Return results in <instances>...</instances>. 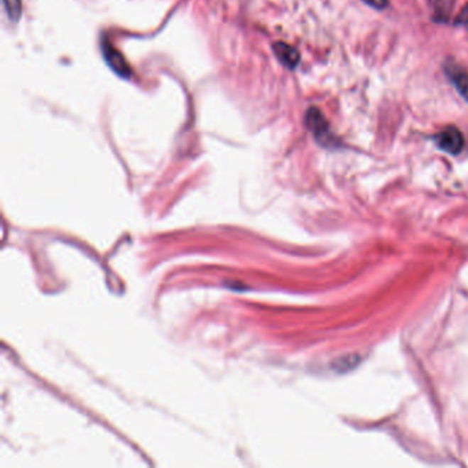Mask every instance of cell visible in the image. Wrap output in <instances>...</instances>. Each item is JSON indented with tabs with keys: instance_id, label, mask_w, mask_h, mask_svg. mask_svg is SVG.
Segmentation results:
<instances>
[{
	"instance_id": "5",
	"label": "cell",
	"mask_w": 468,
	"mask_h": 468,
	"mask_svg": "<svg viewBox=\"0 0 468 468\" xmlns=\"http://www.w3.org/2000/svg\"><path fill=\"white\" fill-rule=\"evenodd\" d=\"M273 53L276 54L278 60L285 66L287 69H295L300 63V53L297 48L285 44V43H276L273 44Z\"/></svg>"
},
{
	"instance_id": "7",
	"label": "cell",
	"mask_w": 468,
	"mask_h": 468,
	"mask_svg": "<svg viewBox=\"0 0 468 468\" xmlns=\"http://www.w3.org/2000/svg\"><path fill=\"white\" fill-rule=\"evenodd\" d=\"M9 18L17 21L21 16V0H3Z\"/></svg>"
},
{
	"instance_id": "6",
	"label": "cell",
	"mask_w": 468,
	"mask_h": 468,
	"mask_svg": "<svg viewBox=\"0 0 468 468\" xmlns=\"http://www.w3.org/2000/svg\"><path fill=\"white\" fill-rule=\"evenodd\" d=\"M428 4L432 11V21L437 23H447L452 13L455 0H428Z\"/></svg>"
},
{
	"instance_id": "4",
	"label": "cell",
	"mask_w": 468,
	"mask_h": 468,
	"mask_svg": "<svg viewBox=\"0 0 468 468\" xmlns=\"http://www.w3.org/2000/svg\"><path fill=\"white\" fill-rule=\"evenodd\" d=\"M102 51H103V57H104V60H106V62H107V65L119 75V76H121V77H125V79H128V77H131V75H132V72H131V69H129V66H128V63H126V61L124 60V57H122L121 54L117 51V50H114L110 44H103L102 47Z\"/></svg>"
},
{
	"instance_id": "8",
	"label": "cell",
	"mask_w": 468,
	"mask_h": 468,
	"mask_svg": "<svg viewBox=\"0 0 468 468\" xmlns=\"http://www.w3.org/2000/svg\"><path fill=\"white\" fill-rule=\"evenodd\" d=\"M455 25H456V26H462V28H464V29H467L468 31V4H466V6L460 10L459 16H457L456 20H455Z\"/></svg>"
},
{
	"instance_id": "9",
	"label": "cell",
	"mask_w": 468,
	"mask_h": 468,
	"mask_svg": "<svg viewBox=\"0 0 468 468\" xmlns=\"http://www.w3.org/2000/svg\"><path fill=\"white\" fill-rule=\"evenodd\" d=\"M363 1L375 10H383L388 6V0H363Z\"/></svg>"
},
{
	"instance_id": "2",
	"label": "cell",
	"mask_w": 468,
	"mask_h": 468,
	"mask_svg": "<svg viewBox=\"0 0 468 468\" xmlns=\"http://www.w3.org/2000/svg\"><path fill=\"white\" fill-rule=\"evenodd\" d=\"M432 139L440 150L452 156H457L464 148V138L462 132L455 126H447Z\"/></svg>"
},
{
	"instance_id": "1",
	"label": "cell",
	"mask_w": 468,
	"mask_h": 468,
	"mask_svg": "<svg viewBox=\"0 0 468 468\" xmlns=\"http://www.w3.org/2000/svg\"><path fill=\"white\" fill-rule=\"evenodd\" d=\"M305 124L306 128L312 132L313 138L320 146L327 148H337L341 146L338 138L331 132L326 117L322 114V111L317 107H310L306 111Z\"/></svg>"
},
{
	"instance_id": "3",
	"label": "cell",
	"mask_w": 468,
	"mask_h": 468,
	"mask_svg": "<svg viewBox=\"0 0 468 468\" xmlns=\"http://www.w3.org/2000/svg\"><path fill=\"white\" fill-rule=\"evenodd\" d=\"M444 73L447 75L449 82L456 88L460 97L468 102V70L456 62L449 61L444 63Z\"/></svg>"
}]
</instances>
